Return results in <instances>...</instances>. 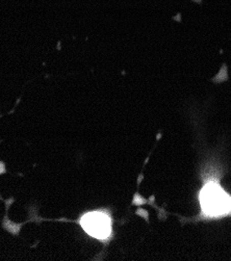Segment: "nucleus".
Segmentation results:
<instances>
[{"mask_svg":"<svg viewBox=\"0 0 231 261\" xmlns=\"http://www.w3.org/2000/svg\"><path fill=\"white\" fill-rule=\"evenodd\" d=\"M202 214L209 218H219L231 213V196L219 185L217 180H210L199 193Z\"/></svg>","mask_w":231,"mask_h":261,"instance_id":"obj_1","label":"nucleus"},{"mask_svg":"<svg viewBox=\"0 0 231 261\" xmlns=\"http://www.w3.org/2000/svg\"><path fill=\"white\" fill-rule=\"evenodd\" d=\"M83 229L97 240H108L112 234V219L105 212H90L81 219Z\"/></svg>","mask_w":231,"mask_h":261,"instance_id":"obj_2","label":"nucleus"}]
</instances>
